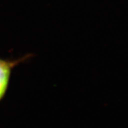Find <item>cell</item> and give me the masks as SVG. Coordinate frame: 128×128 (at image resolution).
Listing matches in <instances>:
<instances>
[{"mask_svg":"<svg viewBox=\"0 0 128 128\" xmlns=\"http://www.w3.org/2000/svg\"><path fill=\"white\" fill-rule=\"evenodd\" d=\"M32 54H26L16 59H5L0 58V101L2 100L9 88L10 79L13 69L20 64L31 58Z\"/></svg>","mask_w":128,"mask_h":128,"instance_id":"cell-1","label":"cell"}]
</instances>
